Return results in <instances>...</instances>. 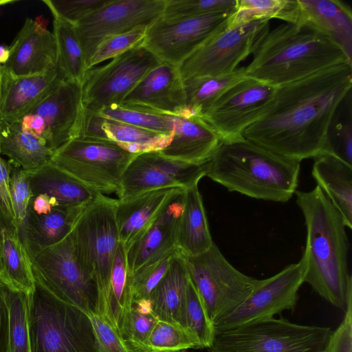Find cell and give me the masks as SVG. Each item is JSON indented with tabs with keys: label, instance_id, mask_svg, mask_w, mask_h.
I'll return each mask as SVG.
<instances>
[{
	"label": "cell",
	"instance_id": "6da1fadb",
	"mask_svg": "<svg viewBox=\"0 0 352 352\" xmlns=\"http://www.w3.org/2000/svg\"><path fill=\"white\" fill-rule=\"evenodd\" d=\"M351 87L349 63L279 86L266 112L244 131L243 138L288 158H314L324 148Z\"/></svg>",
	"mask_w": 352,
	"mask_h": 352
},
{
	"label": "cell",
	"instance_id": "7a4b0ae2",
	"mask_svg": "<svg viewBox=\"0 0 352 352\" xmlns=\"http://www.w3.org/2000/svg\"><path fill=\"white\" fill-rule=\"evenodd\" d=\"M295 194L307 230L305 249L300 259L304 283L344 312L352 299V276L344 219L318 185L310 191L296 190Z\"/></svg>",
	"mask_w": 352,
	"mask_h": 352
},
{
	"label": "cell",
	"instance_id": "3957f363",
	"mask_svg": "<svg viewBox=\"0 0 352 352\" xmlns=\"http://www.w3.org/2000/svg\"><path fill=\"white\" fill-rule=\"evenodd\" d=\"M252 54L245 76L274 87L352 63V58L331 37L287 23L270 29Z\"/></svg>",
	"mask_w": 352,
	"mask_h": 352
},
{
	"label": "cell",
	"instance_id": "277c9868",
	"mask_svg": "<svg viewBox=\"0 0 352 352\" xmlns=\"http://www.w3.org/2000/svg\"><path fill=\"white\" fill-rule=\"evenodd\" d=\"M300 161L245 139L219 144L207 162L206 176L252 198L287 202L297 190Z\"/></svg>",
	"mask_w": 352,
	"mask_h": 352
},
{
	"label": "cell",
	"instance_id": "5b68a950",
	"mask_svg": "<svg viewBox=\"0 0 352 352\" xmlns=\"http://www.w3.org/2000/svg\"><path fill=\"white\" fill-rule=\"evenodd\" d=\"M116 202L98 194L82 210L69 234L76 263L96 287V313L107 320L111 271L119 244Z\"/></svg>",
	"mask_w": 352,
	"mask_h": 352
},
{
	"label": "cell",
	"instance_id": "8992f818",
	"mask_svg": "<svg viewBox=\"0 0 352 352\" xmlns=\"http://www.w3.org/2000/svg\"><path fill=\"white\" fill-rule=\"evenodd\" d=\"M34 280V289L28 294L32 352H102L89 315Z\"/></svg>",
	"mask_w": 352,
	"mask_h": 352
},
{
	"label": "cell",
	"instance_id": "52a82bcc",
	"mask_svg": "<svg viewBox=\"0 0 352 352\" xmlns=\"http://www.w3.org/2000/svg\"><path fill=\"white\" fill-rule=\"evenodd\" d=\"M333 331L284 318L249 322L215 332L210 352H326Z\"/></svg>",
	"mask_w": 352,
	"mask_h": 352
},
{
	"label": "cell",
	"instance_id": "ba28073f",
	"mask_svg": "<svg viewBox=\"0 0 352 352\" xmlns=\"http://www.w3.org/2000/svg\"><path fill=\"white\" fill-rule=\"evenodd\" d=\"M137 154L113 142L73 138L56 149L50 160L98 194H118L124 173Z\"/></svg>",
	"mask_w": 352,
	"mask_h": 352
},
{
	"label": "cell",
	"instance_id": "9c48e42d",
	"mask_svg": "<svg viewBox=\"0 0 352 352\" xmlns=\"http://www.w3.org/2000/svg\"><path fill=\"white\" fill-rule=\"evenodd\" d=\"M184 258L189 277L212 322L242 304L258 281L234 267L214 242L206 252Z\"/></svg>",
	"mask_w": 352,
	"mask_h": 352
},
{
	"label": "cell",
	"instance_id": "30bf717a",
	"mask_svg": "<svg viewBox=\"0 0 352 352\" xmlns=\"http://www.w3.org/2000/svg\"><path fill=\"white\" fill-rule=\"evenodd\" d=\"M162 62L142 43L106 65L89 69L82 83L84 108L98 112L121 106L129 93Z\"/></svg>",
	"mask_w": 352,
	"mask_h": 352
},
{
	"label": "cell",
	"instance_id": "8fae6325",
	"mask_svg": "<svg viewBox=\"0 0 352 352\" xmlns=\"http://www.w3.org/2000/svg\"><path fill=\"white\" fill-rule=\"evenodd\" d=\"M270 20L253 21L226 29L215 35L178 67L183 80L198 77L218 76L234 72L253 54L270 29Z\"/></svg>",
	"mask_w": 352,
	"mask_h": 352
},
{
	"label": "cell",
	"instance_id": "7c38bea8",
	"mask_svg": "<svg viewBox=\"0 0 352 352\" xmlns=\"http://www.w3.org/2000/svg\"><path fill=\"white\" fill-rule=\"evenodd\" d=\"M234 11L176 20L161 16L147 28L142 45L162 62L179 67L194 52L227 28Z\"/></svg>",
	"mask_w": 352,
	"mask_h": 352
},
{
	"label": "cell",
	"instance_id": "4fadbf2b",
	"mask_svg": "<svg viewBox=\"0 0 352 352\" xmlns=\"http://www.w3.org/2000/svg\"><path fill=\"white\" fill-rule=\"evenodd\" d=\"M30 260L34 278L53 295L87 314L96 311V287L76 263L69 234Z\"/></svg>",
	"mask_w": 352,
	"mask_h": 352
},
{
	"label": "cell",
	"instance_id": "5bb4252c",
	"mask_svg": "<svg viewBox=\"0 0 352 352\" xmlns=\"http://www.w3.org/2000/svg\"><path fill=\"white\" fill-rule=\"evenodd\" d=\"M278 87L245 76L202 116L222 143L244 140V131L267 110Z\"/></svg>",
	"mask_w": 352,
	"mask_h": 352
},
{
	"label": "cell",
	"instance_id": "9a60e30c",
	"mask_svg": "<svg viewBox=\"0 0 352 352\" xmlns=\"http://www.w3.org/2000/svg\"><path fill=\"white\" fill-rule=\"evenodd\" d=\"M303 283L304 266L301 260L286 266L271 277L258 279L242 304L213 322L215 332L274 318L283 311L294 309L298 299L299 288Z\"/></svg>",
	"mask_w": 352,
	"mask_h": 352
},
{
	"label": "cell",
	"instance_id": "2e32d148",
	"mask_svg": "<svg viewBox=\"0 0 352 352\" xmlns=\"http://www.w3.org/2000/svg\"><path fill=\"white\" fill-rule=\"evenodd\" d=\"M166 0H111L75 26L87 66L106 37L148 28L162 16Z\"/></svg>",
	"mask_w": 352,
	"mask_h": 352
},
{
	"label": "cell",
	"instance_id": "e0dca14e",
	"mask_svg": "<svg viewBox=\"0 0 352 352\" xmlns=\"http://www.w3.org/2000/svg\"><path fill=\"white\" fill-rule=\"evenodd\" d=\"M206 165L169 159L158 151L137 154L124 173L118 199L158 188L198 185L206 176Z\"/></svg>",
	"mask_w": 352,
	"mask_h": 352
},
{
	"label": "cell",
	"instance_id": "ac0fdd59",
	"mask_svg": "<svg viewBox=\"0 0 352 352\" xmlns=\"http://www.w3.org/2000/svg\"><path fill=\"white\" fill-rule=\"evenodd\" d=\"M120 107L187 118L184 82L178 67L162 62L129 93Z\"/></svg>",
	"mask_w": 352,
	"mask_h": 352
},
{
	"label": "cell",
	"instance_id": "d6986e66",
	"mask_svg": "<svg viewBox=\"0 0 352 352\" xmlns=\"http://www.w3.org/2000/svg\"><path fill=\"white\" fill-rule=\"evenodd\" d=\"M9 47V59L1 68L12 77L41 74L57 66L53 32L37 19L26 18Z\"/></svg>",
	"mask_w": 352,
	"mask_h": 352
},
{
	"label": "cell",
	"instance_id": "ffe728a7",
	"mask_svg": "<svg viewBox=\"0 0 352 352\" xmlns=\"http://www.w3.org/2000/svg\"><path fill=\"white\" fill-rule=\"evenodd\" d=\"M30 112L43 118L50 135L51 148L54 152L78 136L84 112L82 83L68 79L64 80Z\"/></svg>",
	"mask_w": 352,
	"mask_h": 352
},
{
	"label": "cell",
	"instance_id": "44dd1931",
	"mask_svg": "<svg viewBox=\"0 0 352 352\" xmlns=\"http://www.w3.org/2000/svg\"><path fill=\"white\" fill-rule=\"evenodd\" d=\"M184 190L182 187L158 188L117 199L116 222L119 242L125 250L144 234Z\"/></svg>",
	"mask_w": 352,
	"mask_h": 352
},
{
	"label": "cell",
	"instance_id": "7402d4cb",
	"mask_svg": "<svg viewBox=\"0 0 352 352\" xmlns=\"http://www.w3.org/2000/svg\"><path fill=\"white\" fill-rule=\"evenodd\" d=\"M65 80L66 77L58 65L41 74L21 77H12L2 70L1 121L16 122L54 92Z\"/></svg>",
	"mask_w": 352,
	"mask_h": 352
},
{
	"label": "cell",
	"instance_id": "603a6c76",
	"mask_svg": "<svg viewBox=\"0 0 352 352\" xmlns=\"http://www.w3.org/2000/svg\"><path fill=\"white\" fill-rule=\"evenodd\" d=\"M173 134H163L102 116L84 108L76 138L113 142L134 154L160 151L170 142Z\"/></svg>",
	"mask_w": 352,
	"mask_h": 352
},
{
	"label": "cell",
	"instance_id": "cb8c5ba5",
	"mask_svg": "<svg viewBox=\"0 0 352 352\" xmlns=\"http://www.w3.org/2000/svg\"><path fill=\"white\" fill-rule=\"evenodd\" d=\"M182 210V194L166 208L144 234L125 250L127 270L131 276L177 250V232Z\"/></svg>",
	"mask_w": 352,
	"mask_h": 352
},
{
	"label": "cell",
	"instance_id": "d4e9b609",
	"mask_svg": "<svg viewBox=\"0 0 352 352\" xmlns=\"http://www.w3.org/2000/svg\"><path fill=\"white\" fill-rule=\"evenodd\" d=\"M221 142L216 131L202 117L175 116L172 140L158 152L169 159L202 164L210 160Z\"/></svg>",
	"mask_w": 352,
	"mask_h": 352
},
{
	"label": "cell",
	"instance_id": "484cf974",
	"mask_svg": "<svg viewBox=\"0 0 352 352\" xmlns=\"http://www.w3.org/2000/svg\"><path fill=\"white\" fill-rule=\"evenodd\" d=\"M298 16L294 25L331 37L351 57V8L339 0H298Z\"/></svg>",
	"mask_w": 352,
	"mask_h": 352
},
{
	"label": "cell",
	"instance_id": "4316f807",
	"mask_svg": "<svg viewBox=\"0 0 352 352\" xmlns=\"http://www.w3.org/2000/svg\"><path fill=\"white\" fill-rule=\"evenodd\" d=\"M86 206H56L46 214H37L28 208L19 235L30 259L43 250L66 238Z\"/></svg>",
	"mask_w": 352,
	"mask_h": 352
},
{
	"label": "cell",
	"instance_id": "83f0119b",
	"mask_svg": "<svg viewBox=\"0 0 352 352\" xmlns=\"http://www.w3.org/2000/svg\"><path fill=\"white\" fill-rule=\"evenodd\" d=\"M311 175L346 228H352V166L337 156L322 151L314 157Z\"/></svg>",
	"mask_w": 352,
	"mask_h": 352
},
{
	"label": "cell",
	"instance_id": "f1b7e54d",
	"mask_svg": "<svg viewBox=\"0 0 352 352\" xmlns=\"http://www.w3.org/2000/svg\"><path fill=\"white\" fill-rule=\"evenodd\" d=\"M27 172L33 197L45 194L58 206H86L98 194L51 160Z\"/></svg>",
	"mask_w": 352,
	"mask_h": 352
},
{
	"label": "cell",
	"instance_id": "f546056e",
	"mask_svg": "<svg viewBox=\"0 0 352 352\" xmlns=\"http://www.w3.org/2000/svg\"><path fill=\"white\" fill-rule=\"evenodd\" d=\"M176 248L185 257L196 256L208 251L214 243L198 185L184 188Z\"/></svg>",
	"mask_w": 352,
	"mask_h": 352
},
{
	"label": "cell",
	"instance_id": "4dcf8cb0",
	"mask_svg": "<svg viewBox=\"0 0 352 352\" xmlns=\"http://www.w3.org/2000/svg\"><path fill=\"white\" fill-rule=\"evenodd\" d=\"M0 280L9 289L32 293L35 280L30 258L15 227L3 232Z\"/></svg>",
	"mask_w": 352,
	"mask_h": 352
},
{
	"label": "cell",
	"instance_id": "1f68e13d",
	"mask_svg": "<svg viewBox=\"0 0 352 352\" xmlns=\"http://www.w3.org/2000/svg\"><path fill=\"white\" fill-rule=\"evenodd\" d=\"M0 153L9 158L13 168L28 171L50 161L54 152L24 132L19 122L1 121Z\"/></svg>",
	"mask_w": 352,
	"mask_h": 352
},
{
	"label": "cell",
	"instance_id": "d6a6232c",
	"mask_svg": "<svg viewBox=\"0 0 352 352\" xmlns=\"http://www.w3.org/2000/svg\"><path fill=\"white\" fill-rule=\"evenodd\" d=\"M188 278L184 256L178 251L150 298L157 318L178 323Z\"/></svg>",
	"mask_w": 352,
	"mask_h": 352
},
{
	"label": "cell",
	"instance_id": "836d02e7",
	"mask_svg": "<svg viewBox=\"0 0 352 352\" xmlns=\"http://www.w3.org/2000/svg\"><path fill=\"white\" fill-rule=\"evenodd\" d=\"M133 305L132 276L127 270L124 247L119 242L111 271L107 318L123 338Z\"/></svg>",
	"mask_w": 352,
	"mask_h": 352
},
{
	"label": "cell",
	"instance_id": "e575fe53",
	"mask_svg": "<svg viewBox=\"0 0 352 352\" xmlns=\"http://www.w3.org/2000/svg\"><path fill=\"white\" fill-rule=\"evenodd\" d=\"M245 76V67H239L228 74L183 80L187 118L202 117L223 94Z\"/></svg>",
	"mask_w": 352,
	"mask_h": 352
},
{
	"label": "cell",
	"instance_id": "d590c367",
	"mask_svg": "<svg viewBox=\"0 0 352 352\" xmlns=\"http://www.w3.org/2000/svg\"><path fill=\"white\" fill-rule=\"evenodd\" d=\"M298 12V0H236L227 29L260 20L277 19L295 24Z\"/></svg>",
	"mask_w": 352,
	"mask_h": 352
},
{
	"label": "cell",
	"instance_id": "8d00e7d4",
	"mask_svg": "<svg viewBox=\"0 0 352 352\" xmlns=\"http://www.w3.org/2000/svg\"><path fill=\"white\" fill-rule=\"evenodd\" d=\"M53 34L58 67L67 79L82 83L88 69L74 25L54 17Z\"/></svg>",
	"mask_w": 352,
	"mask_h": 352
},
{
	"label": "cell",
	"instance_id": "74e56055",
	"mask_svg": "<svg viewBox=\"0 0 352 352\" xmlns=\"http://www.w3.org/2000/svg\"><path fill=\"white\" fill-rule=\"evenodd\" d=\"M178 323L192 332L201 349H209L215 334L204 302L191 279L188 278Z\"/></svg>",
	"mask_w": 352,
	"mask_h": 352
},
{
	"label": "cell",
	"instance_id": "f35d334b",
	"mask_svg": "<svg viewBox=\"0 0 352 352\" xmlns=\"http://www.w3.org/2000/svg\"><path fill=\"white\" fill-rule=\"evenodd\" d=\"M201 349L197 338L178 323L157 318L143 352H178Z\"/></svg>",
	"mask_w": 352,
	"mask_h": 352
},
{
	"label": "cell",
	"instance_id": "ab89813d",
	"mask_svg": "<svg viewBox=\"0 0 352 352\" xmlns=\"http://www.w3.org/2000/svg\"><path fill=\"white\" fill-rule=\"evenodd\" d=\"M7 302L10 320L8 352H32L28 322V294L8 288Z\"/></svg>",
	"mask_w": 352,
	"mask_h": 352
},
{
	"label": "cell",
	"instance_id": "60d3db41",
	"mask_svg": "<svg viewBox=\"0 0 352 352\" xmlns=\"http://www.w3.org/2000/svg\"><path fill=\"white\" fill-rule=\"evenodd\" d=\"M104 117L157 133L170 135L175 129V116L126 109L120 106L105 107L98 112Z\"/></svg>",
	"mask_w": 352,
	"mask_h": 352
},
{
	"label": "cell",
	"instance_id": "b9f144b4",
	"mask_svg": "<svg viewBox=\"0 0 352 352\" xmlns=\"http://www.w3.org/2000/svg\"><path fill=\"white\" fill-rule=\"evenodd\" d=\"M236 0H166L162 17L176 20L207 14L234 11Z\"/></svg>",
	"mask_w": 352,
	"mask_h": 352
},
{
	"label": "cell",
	"instance_id": "7bdbcfd3",
	"mask_svg": "<svg viewBox=\"0 0 352 352\" xmlns=\"http://www.w3.org/2000/svg\"><path fill=\"white\" fill-rule=\"evenodd\" d=\"M146 29V27H140L104 38L96 49L87 65V69L96 67L100 63L113 59L142 44Z\"/></svg>",
	"mask_w": 352,
	"mask_h": 352
},
{
	"label": "cell",
	"instance_id": "ee69618b",
	"mask_svg": "<svg viewBox=\"0 0 352 352\" xmlns=\"http://www.w3.org/2000/svg\"><path fill=\"white\" fill-rule=\"evenodd\" d=\"M177 252L178 250L167 255L157 262L143 267L133 274V302L150 300L153 291L165 276L173 257Z\"/></svg>",
	"mask_w": 352,
	"mask_h": 352
},
{
	"label": "cell",
	"instance_id": "f6af8a7d",
	"mask_svg": "<svg viewBox=\"0 0 352 352\" xmlns=\"http://www.w3.org/2000/svg\"><path fill=\"white\" fill-rule=\"evenodd\" d=\"M10 191L14 212V222L18 233L24 225L29 203L33 197L27 170L13 168L10 174Z\"/></svg>",
	"mask_w": 352,
	"mask_h": 352
},
{
	"label": "cell",
	"instance_id": "bcb514c9",
	"mask_svg": "<svg viewBox=\"0 0 352 352\" xmlns=\"http://www.w3.org/2000/svg\"><path fill=\"white\" fill-rule=\"evenodd\" d=\"M111 0H43L54 17L76 25Z\"/></svg>",
	"mask_w": 352,
	"mask_h": 352
},
{
	"label": "cell",
	"instance_id": "7dc6e473",
	"mask_svg": "<svg viewBox=\"0 0 352 352\" xmlns=\"http://www.w3.org/2000/svg\"><path fill=\"white\" fill-rule=\"evenodd\" d=\"M157 319L154 314H142L133 307L124 338L134 352H143Z\"/></svg>",
	"mask_w": 352,
	"mask_h": 352
},
{
	"label": "cell",
	"instance_id": "c3c4849f",
	"mask_svg": "<svg viewBox=\"0 0 352 352\" xmlns=\"http://www.w3.org/2000/svg\"><path fill=\"white\" fill-rule=\"evenodd\" d=\"M88 315L102 352H134L108 320L96 312H91Z\"/></svg>",
	"mask_w": 352,
	"mask_h": 352
},
{
	"label": "cell",
	"instance_id": "681fc988",
	"mask_svg": "<svg viewBox=\"0 0 352 352\" xmlns=\"http://www.w3.org/2000/svg\"><path fill=\"white\" fill-rule=\"evenodd\" d=\"M326 352H352V299L342 322L332 332Z\"/></svg>",
	"mask_w": 352,
	"mask_h": 352
},
{
	"label": "cell",
	"instance_id": "f907efd6",
	"mask_svg": "<svg viewBox=\"0 0 352 352\" xmlns=\"http://www.w3.org/2000/svg\"><path fill=\"white\" fill-rule=\"evenodd\" d=\"M21 129L38 139L43 145L50 149L51 138L43 118L36 113H28L16 121Z\"/></svg>",
	"mask_w": 352,
	"mask_h": 352
},
{
	"label": "cell",
	"instance_id": "816d5d0a",
	"mask_svg": "<svg viewBox=\"0 0 352 352\" xmlns=\"http://www.w3.org/2000/svg\"><path fill=\"white\" fill-rule=\"evenodd\" d=\"M7 289L0 280V352H8L9 347L10 320Z\"/></svg>",
	"mask_w": 352,
	"mask_h": 352
},
{
	"label": "cell",
	"instance_id": "f5cc1de1",
	"mask_svg": "<svg viewBox=\"0 0 352 352\" xmlns=\"http://www.w3.org/2000/svg\"><path fill=\"white\" fill-rule=\"evenodd\" d=\"M12 168V166L8 161L3 159L0 153V197L8 213L14 220V212L10 191V179Z\"/></svg>",
	"mask_w": 352,
	"mask_h": 352
},
{
	"label": "cell",
	"instance_id": "db71d44e",
	"mask_svg": "<svg viewBox=\"0 0 352 352\" xmlns=\"http://www.w3.org/2000/svg\"><path fill=\"white\" fill-rule=\"evenodd\" d=\"M56 206L58 205L55 199L45 194H39L31 199L28 208L37 214H46Z\"/></svg>",
	"mask_w": 352,
	"mask_h": 352
},
{
	"label": "cell",
	"instance_id": "11a10c76",
	"mask_svg": "<svg viewBox=\"0 0 352 352\" xmlns=\"http://www.w3.org/2000/svg\"><path fill=\"white\" fill-rule=\"evenodd\" d=\"M15 227L14 220L8 213L3 201L0 197V261L3 241V232L4 230ZM16 228V227H15ZM1 264V262H0Z\"/></svg>",
	"mask_w": 352,
	"mask_h": 352
},
{
	"label": "cell",
	"instance_id": "9f6ffc18",
	"mask_svg": "<svg viewBox=\"0 0 352 352\" xmlns=\"http://www.w3.org/2000/svg\"><path fill=\"white\" fill-rule=\"evenodd\" d=\"M10 54V47L6 45H0V65H4L9 59Z\"/></svg>",
	"mask_w": 352,
	"mask_h": 352
},
{
	"label": "cell",
	"instance_id": "6f0895ef",
	"mask_svg": "<svg viewBox=\"0 0 352 352\" xmlns=\"http://www.w3.org/2000/svg\"><path fill=\"white\" fill-rule=\"evenodd\" d=\"M1 65H0V109H1ZM0 123H1V112H0Z\"/></svg>",
	"mask_w": 352,
	"mask_h": 352
},
{
	"label": "cell",
	"instance_id": "680465c9",
	"mask_svg": "<svg viewBox=\"0 0 352 352\" xmlns=\"http://www.w3.org/2000/svg\"><path fill=\"white\" fill-rule=\"evenodd\" d=\"M12 1H0V6L1 5H3V4H6L8 3H11Z\"/></svg>",
	"mask_w": 352,
	"mask_h": 352
},
{
	"label": "cell",
	"instance_id": "91938a15",
	"mask_svg": "<svg viewBox=\"0 0 352 352\" xmlns=\"http://www.w3.org/2000/svg\"><path fill=\"white\" fill-rule=\"evenodd\" d=\"M178 352H190V351H188V350H183V351H178Z\"/></svg>",
	"mask_w": 352,
	"mask_h": 352
}]
</instances>
